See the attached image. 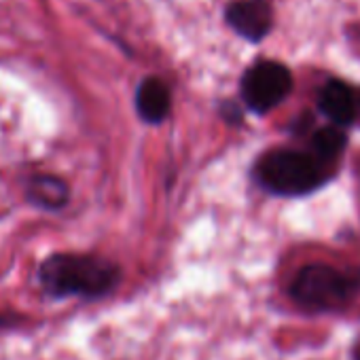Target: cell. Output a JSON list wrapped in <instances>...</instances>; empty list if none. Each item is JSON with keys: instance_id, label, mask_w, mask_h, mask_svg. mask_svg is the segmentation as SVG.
<instances>
[{"instance_id": "cell-7", "label": "cell", "mask_w": 360, "mask_h": 360, "mask_svg": "<svg viewBox=\"0 0 360 360\" xmlns=\"http://www.w3.org/2000/svg\"><path fill=\"white\" fill-rule=\"evenodd\" d=\"M320 110L337 125H349L356 119V98L341 81H330L320 94Z\"/></svg>"}, {"instance_id": "cell-3", "label": "cell", "mask_w": 360, "mask_h": 360, "mask_svg": "<svg viewBox=\"0 0 360 360\" xmlns=\"http://www.w3.org/2000/svg\"><path fill=\"white\" fill-rule=\"evenodd\" d=\"M358 282L349 274H341L328 265H307L303 267L292 284L290 297L305 309L330 311L341 307L356 290Z\"/></svg>"}, {"instance_id": "cell-2", "label": "cell", "mask_w": 360, "mask_h": 360, "mask_svg": "<svg viewBox=\"0 0 360 360\" xmlns=\"http://www.w3.org/2000/svg\"><path fill=\"white\" fill-rule=\"evenodd\" d=\"M259 183L278 195H305L324 183V167L314 155L274 150L257 165Z\"/></svg>"}, {"instance_id": "cell-4", "label": "cell", "mask_w": 360, "mask_h": 360, "mask_svg": "<svg viewBox=\"0 0 360 360\" xmlns=\"http://www.w3.org/2000/svg\"><path fill=\"white\" fill-rule=\"evenodd\" d=\"M292 89V77L286 66L278 62H259L248 68L242 79V98L244 104L263 115L276 108Z\"/></svg>"}, {"instance_id": "cell-5", "label": "cell", "mask_w": 360, "mask_h": 360, "mask_svg": "<svg viewBox=\"0 0 360 360\" xmlns=\"http://www.w3.org/2000/svg\"><path fill=\"white\" fill-rule=\"evenodd\" d=\"M227 24L244 39L263 41L274 24L271 5L267 0H236L225 11Z\"/></svg>"}, {"instance_id": "cell-1", "label": "cell", "mask_w": 360, "mask_h": 360, "mask_svg": "<svg viewBox=\"0 0 360 360\" xmlns=\"http://www.w3.org/2000/svg\"><path fill=\"white\" fill-rule=\"evenodd\" d=\"M37 278L53 299H100L117 288L121 269L112 261L91 255H51L41 263Z\"/></svg>"}, {"instance_id": "cell-8", "label": "cell", "mask_w": 360, "mask_h": 360, "mask_svg": "<svg viewBox=\"0 0 360 360\" xmlns=\"http://www.w3.org/2000/svg\"><path fill=\"white\" fill-rule=\"evenodd\" d=\"M26 191H28V200L34 206L47 208V210L64 208L68 204V198H70L68 185L64 183V180H60L58 176H49V174L32 176Z\"/></svg>"}, {"instance_id": "cell-10", "label": "cell", "mask_w": 360, "mask_h": 360, "mask_svg": "<svg viewBox=\"0 0 360 360\" xmlns=\"http://www.w3.org/2000/svg\"><path fill=\"white\" fill-rule=\"evenodd\" d=\"M358 360H360V354H358Z\"/></svg>"}, {"instance_id": "cell-9", "label": "cell", "mask_w": 360, "mask_h": 360, "mask_svg": "<svg viewBox=\"0 0 360 360\" xmlns=\"http://www.w3.org/2000/svg\"><path fill=\"white\" fill-rule=\"evenodd\" d=\"M345 148V134L337 127H322L311 138V150L318 161H328Z\"/></svg>"}, {"instance_id": "cell-6", "label": "cell", "mask_w": 360, "mask_h": 360, "mask_svg": "<svg viewBox=\"0 0 360 360\" xmlns=\"http://www.w3.org/2000/svg\"><path fill=\"white\" fill-rule=\"evenodd\" d=\"M172 108L167 85L157 77H146L136 89V110L146 123H161Z\"/></svg>"}]
</instances>
